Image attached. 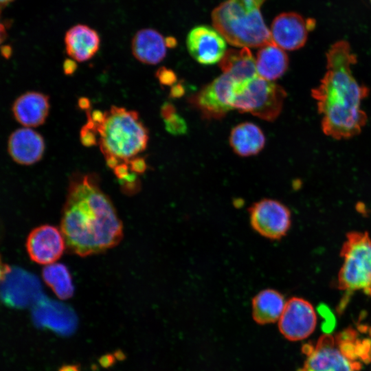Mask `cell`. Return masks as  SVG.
Returning <instances> with one entry per match:
<instances>
[{
  "mask_svg": "<svg viewBox=\"0 0 371 371\" xmlns=\"http://www.w3.org/2000/svg\"><path fill=\"white\" fill-rule=\"evenodd\" d=\"M219 66L223 74L231 76L238 83L258 76L256 58L247 47L228 49L219 62Z\"/></svg>",
  "mask_w": 371,
  "mask_h": 371,
  "instance_id": "19",
  "label": "cell"
},
{
  "mask_svg": "<svg viewBox=\"0 0 371 371\" xmlns=\"http://www.w3.org/2000/svg\"><path fill=\"white\" fill-rule=\"evenodd\" d=\"M286 302L283 295L273 289L259 292L252 300V315L259 324H267L279 320Z\"/></svg>",
  "mask_w": 371,
  "mask_h": 371,
  "instance_id": "22",
  "label": "cell"
},
{
  "mask_svg": "<svg viewBox=\"0 0 371 371\" xmlns=\"http://www.w3.org/2000/svg\"><path fill=\"white\" fill-rule=\"evenodd\" d=\"M42 276L45 283L60 299L72 296L74 286L67 267L60 263H52L43 268Z\"/></svg>",
  "mask_w": 371,
  "mask_h": 371,
  "instance_id": "23",
  "label": "cell"
},
{
  "mask_svg": "<svg viewBox=\"0 0 371 371\" xmlns=\"http://www.w3.org/2000/svg\"><path fill=\"white\" fill-rule=\"evenodd\" d=\"M161 114L165 122L166 129L172 135H182L187 131V124L184 120L176 113L175 107L165 103L161 109Z\"/></svg>",
  "mask_w": 371,
  "mask_h": 371,
  "instance_id": "24",
  "label": "cell"
},
{
  "mask_svg": "<svg viewBox=\"0 0 371 371\" xmlns=\"http://www.w3.org/2000/svg\"><path fill=\"white\" fill-rule=\"evenodd\" d=\"M1 54L2 56L8 59L12 55V48L10 45H4L1 47Z\"/></svg>",
  "mask_w": 371,
  "mask_h": 371,
  "instance_id": "32",
  "label": "cell"
},
{
  "mask_svg": "<svg viewBox=\"0 0 371 371\" xmlns=\"http://www.w3.org/2000/svg\"><path fill=\"white\" fill-rule=\"evenodd\" d=\"M187 49L199 63L210 65L220 62L226 53V40L214 27L198 25L188 34Z\"/></svg>",
  "mask_w": 371,
  "mask_h": 371,
  "instance_id": "11",
  "label": "cell"
},
{
  "mask_svg": "<svg viewBox=\"0 0 371 371\" xmlns=\"http://www.w3.org/2000/svg\"><path fill=\"white\" fill-rule=\"evenodd\" d=\"M250 223L255 231L269 239H280L291 226V213L282 203L265 199L249 210Z\"/></svg>",
  "mask_w": 371,
  "mask_h": 371,
  "instance_id": "9",
  "label": "cell"
},
{
  "mask_svg": "<svg viewBox=\"0 0 371 371\" xmlns=\"http://www.w3.org/2000/svg\"><path fill=\"white\" fill-rule=\"evenodd\" d=\"M78 106L83 110L87 111L90 109V101L87 98L81 97L79 98Z\"/></svg>",
  "mask_w": 371,
  "mask_h": 371,
  "instance_id": "30",
  "label": "cell"
},
{
  "mask_svg": "<svg viewBox=\"0 0 371 371\" xmlns=\"http://www.w3.org/2000/svg\"><path fill=\"white\" fill-rule=\"evenodd\" d=\"M129 168L135 173H142L146 168V165L144 159L142 157H135L131 159L128 162Z\"/></svg>",
  "mask_w": 371,
  "mask_h": 371,
  "instance_id": "27",
  "label": "cell"
},
{
  "mask_svg": "<svg viewBox=\"0 0 371 371\" xmlns=\"http://www.w3.org/2000/svg\"><path fill=\"white\" fill-rule=\"evenodd\" d=\"M97 131L95 124L87 117V123L80 131V140L84 146L90 147L98 144Z\"/></svg>",
  "mask_w": 371,
  "mask_h": 371,
  "instance_id": "25",
  "label": "cell"
},
{
  "mask_svg": "<svg viewBox=\"0 0 371 371\" xmlns=\"http://www.w3.org/2000/svg\"><path fill=\"white\" fill-rule=\"evenodd\" d=\"M65 45L69 56L78 62L91 59L100 48L98 33L85 24H76L65 33Z\"/></svg>",
  "mask_w": 371,
  "mask_h": 371,
  "instance_id": "17",
  "label": "cell"
},
{
  "mask_svg": "<svg viewBox=\"0 0 371 371\" xmlns=\"http://www.w3.org/2000/svg\"><path fill=\"white\" fill-rule=\"evenodd\" d=\"M104 112L103 122L96 126L100 150L105 159L112 157L128 164L146 148L148 130L135 111L111 106Z\"/></svg>",
  "mask_w": 371,
  "mask_h": 371,
  "instance_id": "4",
  "label": "cell"
},
{
  "mask_svg": "<svg viewBox=\"0 0 371 371\" xmlns=\"http://www.w3.org/2000/svg\"><path fill=\"white\" fill-rule=\"evenodd\" d=\"M115 358L117 359V360H119V361H123L124 359H125L126 358V356L123 353V352L120 350H116L114 354H113Z\"/></svg>",
  "mask_w": 371,
  "mask_h": 371,
  "instance_id": "34",
  "label": "cell"
},
{
  "mask_svg": "<svg viewBox=\"0 0 371 371\" xmlns=\"http://www.w3.org/2000/svg\"><path fill=\"white\" fill-rule=\"evenodd\" d=\"M65 244L61 230L52 225H44L30 233L26 247L32 260L48 265L60 258Z\"/></svg>",
  "mask_w": 371,
  "mask_h": 371,
  "instance_id": "12",
  "label": "cell"
},
{
  "mask_svg": "<svg viewBox=\"0 0 371 371\" xmlns=\"http://www.w3.org/2000/svg\"><path fill=\"white\" fill-rule=\"evenodd\" d=\"M63 67L65 75H71L77 69L76 61L72 58H67L63 62Z\"/></svg>",
  "mask_w": 371,
  "mask_h": 371,
  "instance_id": "28",
  "label": "cell"
},
{
  "mask_svg": "<svg viewBox=\"0 0 371 371\" xmlns=\"http://www.w3.org/2000/svg\"><path fill=\"white\" fill-rule=\"evenodd\" d=\"M184 92V89L180 85H176L171 89V95L174 97L181 96Z\"/></svg>",
  "mask_w": 371,
  "mask_h": 371,
  "instance_id": "31",
  "label": "cell"
},
{
  "mask_svg": "<svg viewBox=\"0 0 371 371\" xmlns=\"http://www.w3.org/2000/svg\"><path fill=\"white\" fill-rule=\"evenodd\" d=\"M115 359L114 355L106 354L99 359V363L102 368H108L115 363Z\"/></svg>",
  "mask_w": 371,
  "mask_h": 371,
  "instance_id": "29",
  "label": "cell"
},
{
  "mask_svg": "<svg viewBox=\"0 0 371 371\" xmlns=\"http://www.w3.org/2000/svg\"><path fill=\"white\" fill-rule=\"evenodd\" d=\"M60 230L69 249L82 257L104 251L121 240L122 222L95 174L72 175Z\"/></svg>",
  "mask_w": 371,
  "mask_h": 371,
  "instance_id": "1",
  "label": "cell"
},
{
  "mask_svg": "<svg viewBox=\"0 0 371 371\" xmlns=\"http://www.w3.org/2000/svg\"><path fill=\"white\" fill-rule=\"evenodd\" d=\"M306 24H307L308 30H312L315 25V20L309 19L306 21Z\"/></svg>",
  "mask_w": 371,
  "mask_h": 371,
  "instance_id": "35",
  "label": "cell"
},
{
  "mask_svg": "<svg viewBox=\"0 0 371 371\" xmlns=\"http://www.w3.org/2000/svg\"><path fill=\"white\" fill-rule=\"evenodd\" d=\"M14 0H0L1 5V7H5L10 3H12Z\"/></svg>",
  "mask_w": 371,
  "mask_h": 371,
  "instance_id": "36",
  "label": "cell"
},
{
  "mask_svg": "<svg viewBox=\"0 0 371 371\" xmlns=\"http://www.w3.org/2000/svg\"><path fill=\"white\" fill-rule=\"evenodd\" d=\"M307 359L299 371H358L361 368L359 361L348 357L339 348L335 338L326 334L315 346L303 347Z\"/></svg>",
  "mask_w": 371,
  "mask_h": 371,
  "instance_id": "7",
  "label": "cell"
},
{
  "mask_svg": "<svg viewBox=\"0 0 371 371\" xmlns=\"http://www.w3.org/2000/svg\"><path fill=\"white\" fill-rule=\"evenodd\" d=\"M159 82L162 85H170L176 81V76L170 69L160 68L156 73Z\"/></svg>",
  "mask_w": 371,
  "mask_h": 371,
  "instance_id": "26",
  "label": "cell"
},
{
  "mask_svg": "<svg viewBox=\"0 0 371 371\" xmlns=\"http://www.w3.org/2000/svg\"><path fill=\"white\" fill-rule=\"evenodd\" d=\"M45 150L43 137L30 128L14 131L8 139V152L11 158L21 165H32L38 161Z\"/></svg>",
  "mask_w": 371,
  "mask_h": 371,
  "instance_id": "14",
  "label": "cell"
},
{
  "mask_svg": "<svg viewBox=\"0 0 371 371\" xmlns=\"http://www.w3.org/2000/svg\"><path fill=\"white\" fill-rule=\"evenodd\" d=\"M238 82L223 74L203 89L192 102L208 119H220L233 109V101Z\"/></svg>",
  "mask_w": 371,
  "mask_h": 371,
  "instance_id": "8",
  "label": "cell"
},
{
  "mask_svg": "<svg viewBox=\"0 0 371 371\" xmlns=\"http://www.w3.org/2000/svg\"><path fill=\"white\" fill-rule=\"evenodd\" d=\"M49 97L41 92L27 91L14 102L12 111L15 120L25 127L43 124L48 115Z\"/></svg>",
  "mask_w": 371,
  "mask_h": 371,
  "instance_id": "16",
  "label": "cell"
},
{
  "mask_svg": "<svg viewBox=\"0 0 371 371\" xmlns=\"http://www.w3.org/2000/svg\"><path fill=\"white\" fill-rule=\"evenodd\" d=\"M2 268L1 290L7 301L21 302L41 291L40 282L33 274L19 267Z\"/></svg>",
  "mask_w": 371,
  "mask_h": 371,
  "instance_id": "15",
  "label": "cell"
},
{
  "mask_svg": "<svg viewBox=\"0 0 371 371\" xmlns=\"http://www.w3.org/2000/svg\"><path fill=\"white\" fill-rule=\"evenodd\" d=\"M166 39L157 30L145 28L137 31L131 42L134 57L139 62L156 65L166 55Z\"/></svg>",
  "mask_w": 371,
  "mask_h": 371,
  "instance_id": "18",
  "label": "cell"
},
{
  "mask_svg": "<svg viewBox=\"0 0 371 371\" xmlns=\"http://www.w3.org/2000/svg\"><path fill=\"white\" fill-rule=\"evenodd\" d=\"M229 144L238 155L249 157L261 151L265 144V137L257 125L251 122H243L232 130Z\"/></svg>",
  "mask_w": 371,
  "mask_h": 371,
  "instance_id": "21",
  "label": "cell"
},
{
  "mask_svg": "<svg viewBox=\"0 0 371 371\" xmlns=\"http://www.w3.org/2000/svg\"><path fill=\"white\" fill-rule=\"evenodd\" d=\"M316 322V314L311 304L300 297H292L286 302L278 326L284 337L298 341L313 332Z\"/></svg>",
  "mask_w": 371,
  "mask_h": 371,
  "instance_id": "10",
  "label": "cell"
},
{
  "mask_svg": "<svg viewBox=\"0 0 371 371\" xmlns=\"http://www.w3.org/2000/svg\"><path fill=\"white\" fill-rule=\"evenodd\" d=\"M344 262L338 287L346 291L362 290L371 296V238L367 232H352L341 249Z\"/></svg>",
  "mask_w": 371,
  "mask_h": 371,
  "instance_id": "5",
  "label": "cell"
},
{
  "mask_svg": "<svg viewBox=\"0 0 371 371\" xmlns=\"http://www.w3.org/2000/svg\"><path fill=\"white\" fill-rule=\"evenodd\" d=\"M357 56L347 41L335 43L326 53V71L312 89L322 115L324 133L336 139L352 137L361 131L367 115L361 109L369 89L360 85L352 72Z\"/></svg>",
  "mask_w": 371,
  "mask_h": 371,
  "instance_id": "2",
  "label": "cell"
},
{
  "mask_svg": "<svg viewBox=\"0 0 371 371\" xmlns=\"http://www.w3.org/2000/svg\"><path fill=\"white\" fill-rule=\"evenodd\" d=\"M286 97L281 86L256 76L237 84L232 106L240 113L272 122L280 114Z\"/></svg>",
  "mask_w": 371,
  "mask_h": 371,
  "instance_id": "6",
  "label": "cell"
},
{
  "mask_svg": "<svg viewBox=\"0 0 371 371\" xmlns=\"http://www.w3.org/2000/svg\"><path fill=\"white\" fill-rule=\"evenodd\" d=\"M266 0H226L212 12L214 27L229 44L238 47H261L272 42L261 14Z\"/></svg>",
  "mask_w": 371,
  "mask_h": 371,
  "instance_id": "3",
  "label": "cell"
},
{
  "mask_svg": "<svg viewBox=\"0 0 371 371\" xmlns=\"http://www.w3.org/2000/svg\"><path fill=\"white\" fill-rule=\"evenodd\" d=\"M256 65L258 76L272 81L280 78L287 70L288 56L284 49L271 42L260 47Z\"/></svg>",
  "mask_w": 371,
  "mask_h": 371,
  "instance_id": "20",
  "label": "cell"
},
{
  "mask_svg": "<svg viewBox=\"0 0 371 371\" xmlns=\"http://www.w3.org/2000/svg\"><path fill=\"white\" fill-rule=\"evenodd\" d=\"M58 371H80L79 365H67L62 366Z\"/></svg>",
  "mask_w": 371,
  "mask_h": 371,
  "instance_id": "33",
  "label": "cell"
},
{
  "mask_svg": "<svg viewBox=\"0 0 371 371\" xmlns=\"http://www.w3.org/2000/svg\"><path fill=\"white\" fill-rule=\"evenodd\" d=\"M308 32L306 22L295 12L278 15L270 29L272 42L284 50H295L303 47L307 40Z\"/></svg>",
  "mask_w": 371,
  "mask_h": 371,
  "instance_id": "13",
  "label": "cell"
}]
</instances>
